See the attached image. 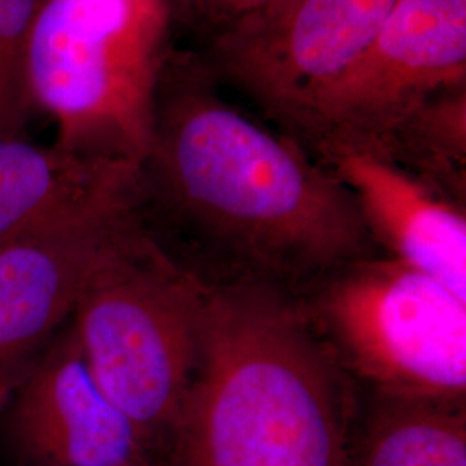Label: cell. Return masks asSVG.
<instances>
[{
	"mask_svg": "<svg viewBox=\"0 0 466 466\" xmlns=\"http://www.w3.org/2000/svg\"><path fill=\"white\" fill-rule=\"evenodd\" d=\"M142 202L140 187L0 248V389L66 325L88 268Z\"/></svg>",
	"mask_w": 466,
	"mask_h": 466,
	"instance_id": "9",
	"label": "cell"
},
{
	"mask_svg": "<svg viewBox=\"0 0 466 466\" xmlns=\"http://www.w3.org/2000/svg\"><path fill=\"white\" fill-rule=\"evenodd\" d=\"M165 0H42L28 38L30 96L56 147L142 167L156 128Z\"/></svg>",
	"mask_w": 466,
	"mask_h": 466,
	"instance_id": "4",
	"label": "cell"
},
{
	"mask_svg": "<svg viewBox=\"0 0 466 466\" xmlns=\"http://www.w3.org/2000/svg\"><path fill=\"white\" fill-rule=\"evenodd\" d=\"M358 389L292 292L206 283L167 466H348Z\"/></svg>",
	"mask_w": 466,
	"mask_h": 466,
	"instance_id": "2",
	"label": "cell"
},
{
	"mask_svg": "<svg viewBox=\"0 0 466 466\" xmlns=\"http://www.w3.org/2000/svg\"><path fill=\"white\" fill-rule=\"evenodd\" d=\"M465 75L466 0H398L367 49L289 130L318 154L350 147L385 157L432 96Z\"/></svg>",
	"mask_w": 466,
	"mask_h": 466,
	"instance_id": "6",
	"label": "cell"
},
{
	"mask_svg": "<svg viewBox=\"0 0 466 466\" xmlns=\"http://www.w3.org/2000/svg\"><path fill=\"white\" fill-rule=\"evenodd\" d=\"M365 394L350 425L348 466H466L465 400Z\"/></svg>",
	"mask_w": 466,
	"mask_h": 466,
	"instance_id": "12",
	"label": "cell"
},
{
	"mask_svg": "<svg viewBox=\"0 0 466 466\" xmlns=\"http://www.w3.org/2000/svg\"><path fill=\"white\" fill-rule=\"evenodd\" d=\"M319 157L356 200L380 254L431 275L466 299L463 204L368 150L333 147Z\"/></svg>",
	"mask_w": 466,
	"mask_h": 466,
	"instance_id": "10",
	"label": "cell"
},
{
	"mask_svg": "<svg viewBox=\"0 0 466 466\" xmlns=\"http://www.w3.org/2000/svg\"><path fill=\"white\" fill-rule=\"evenodd\" d=\"M292 294L358 390L465 400L466 299L444 283L375 254Z\"/></svg>",
	"mask_w": 466,
	"mask_h": 466,
	"instance_id": "5",
	"label": "cell"
},
{
	"mask_svg": "<svg viewBox=\"0 0 466 466\" xmlns=\"http://www.w3.org/2000/svg\"><path fill=\"white\" fill-rule=\"evenodd\" d=\"M32 106L26 63L0 46V138L23 137Z\"/></svg>",
	"mask_w": 466,
	"mask_h": 466,
	"instance_id": "13",
	"label": "cell"
},
{
	"mask_svg": "<svg viewBox=\"0 0 466 466\" xmlns=\"http://www.w3.org/2000/svg\"><path fill=\"white\" fill-rule=\"evenodd\" d=\"M213 2L227 13H232L235 16H238V19H242L258 11H263L269 5H275L282 0H213Z\"/></svg>",
	"mask_w": 466,
	"mask_h": 466,
	"instance_id": "14",
	"label": "cell"
},
{
	"mask_svg": "<svg viewBox=\"0 0 466 466\" xmlns=\"http://www.w3.org/2000/svg\"><path fill=\"white\" fill-rule=\"evenodd\" d=\"M142 188L177 235L165 248L202 282L296 292L333 268L380 254L329 167L294 138L208 96L156 111Z\"/></svg>",
	"mask_w": 466,
	"mask_h": 466,
	"instance_id": "1",
	"label": "cell"
},
{
	"mask_svg": "<svg viewBox=\"0 0 466 466\" xmlns=\"http://www.w3.org/2000/svg\"><path fill=\"white\" fill-rule=\"evenodd\" d=\"M206 282L156 237L142 209L85 275L69 323L109 400L147 452L165 450L198 358Z\"/></svg>",
	"mask_w": 466,
	"mask_h": 466,
	"instance_id": "3",
	"label": "cell"
},
{
	"mask_svg": "<svg viewBox=\"0 0 466 466\" xmlns=\"http://www.w3.org/2000/svg\"><path fill=\"white\" fill-rule=\"evenodd\" d=\"M398 0H282L238 19L225 65L285 127L361 56Z\"/></svg>",
	"mask_w": 466,
	"mask_h": 466,
	"instance_id": "7",
	"label": "cell"
},
{
	"mask_svg": "<svg viewBox=\"0 0 466 466\" xmlns=\"http://www.w3.org/2000/svg\"><path fill=\"white\" fill-rule=\"evenodd\" d=\"M142 187V167L0 138V248Z\"/></svg>",
	"mask_w": 466,
	"mask_h": 466,
	"instance_id": "11",
	"label": "cell"
},
{
	"mask_svg": "<svg viewBox=\"0 0 466 466\" xmlns=\"http://www.w3.org/2000/svg\"><path fill=\"white\" fill-rule=\"evenodd\" d=\"M127 466H157L154 465L150 460H146V461H138V463H132V465H127Z\"/></svg>",
	"mask_w": 466,
	"mask_h": 466,
	"instance_id": "15",
	"label": "cell"
},
{
	"mask_svg": "<svg viewBox=\"0 0 466 466\" xmlns=\"http://www.w3.org/2000/svg\"><path fill=\"white\" fill-rule=\"evenodd\" d=\"M2 427L19 466H127L149 460L132 421L94 377L71 323L11 385Z\"/></svg>",
	"mask_w": 466,
	"mask_h": 466,
	"instance_id": "8",
	"label": "cell"
}]
</instances>
